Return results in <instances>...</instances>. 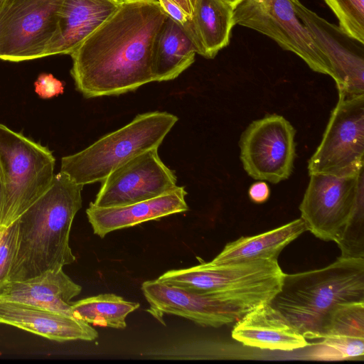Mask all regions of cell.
Returning <instances> with one entry per match:
<instances>
[{
	"label": "cell",
	"mask_w": 364,
	"mask_h": 364,
	"mask_svg": "<svg viewBox=\"0 0 364 364\" xmlns=\"http://www.w3.org/2000/svg\"><path fill=\"white\" fill-rule=\"evenodd\" d=\"M167 16L158 0H121L70 55L76 90L92 98L119 95L154 82L153 46Z\"/></svg>",
	"instance_id": "obj_1"
},
{
	"label": "cell",
	"mask_w": 364,
	"mask_h": 364,
	"mask_svg": "<svg viewBox=\"0 0 364 364\" xmlns=\"http://www.w3.org/2000/svg\"><path fill=\"white\" fill-rule=\"evenodd\" d=\"M82 188L60 171L46 191L16 220V246L8 280L30 279L76 260L69 238L73 219L82 208Z\"/></svg>",
	"instance_id": "obj_2"
},
{
	"label": "cell",
	"mask_w": 364,
	"mask_h": 364,
	"mask_svg": "<svg viewBox=\"0 0 364 364\" xmlns=\"http://www.w3.org/2000/svg\"><path fill=\"white\" fill-rule=\"evenodd\" d=\"M364 301V258L339 257L318 269L285 274L269 303L306 339L321 338L339 304Z\"/></svg>",
	"instance_id": "obj_3"
},
{
	"label": "cell",
	"mask_w": 364,
	"mask_h": 364,
	"mask_svg": "<svg viewBox=\"0 0 364 364\" xmlns=\"http://www.w3.org/2000/svg\"><path fill=\"white\" fill-rule=\"evenodd\" d=\"M284 275L278 260L260 259L223 264L201 262L167 271L156 280L214 296L248 312L271 301L281 289Z\"/></svg>",
	"instance_id": "obj_4"
},
{
	"label": "cell",
	"mask_w": 364,
	"mask_h": 364,
	"mask_svg": "<svg viewBox=\"0 0 364 364\" xmlns=\"http://www.w3.org/2000/svg\"><path fill=\"white\" fill-rule=\"evenodd\" d=\"M178 119L166 112L138 114L125 126L103 136L86 149L63 157L60 171L83 186L102 181L129 159L158 149Z\"/></svg>",
	"instance_id": "obj_5"
},
{
	"label": "cell",
	"mask_w": 364,
	"mask_h": 364,
	"mask_svg": "<svg viewBox=\"0 0 364 364\" xmlns=\"http://www.w3.org/2000/svg\"><path fill=\"white\" fill-rule=\"evenodd\" d=\"M0 163L6 184L0 227L7 228L48 188L55 159L47 146L0 124Z\"/></svg>",
	"instance_id": "obj_6"
},
{
	"label": "cell",
	"mask_w": 364,
	"mask_h": 364,
	"mask_svg": "<svg viewBox=\"0 0 364 364\" xmlns=\"http://www.w3.org/2000/svg\"><path fill=\"white\" fill-rule=\"evenodd\" d=\"M338 91V100L322 140L309 161V174L350 176L363 171L364 94Z\"/></svg>",
	"instance_id": "obj_7"
},
{
	"label": "cell",
	"mask_w": 364,
	"mask_h": 364,
	"mask_svg": "<svg viewBox=\"0 0 364 364\" xmlns=\"http://www.w3.org/2000/svg\"><path fill=\"white\" fill-rule=\"evenodd\" d=\"M63 0H1L0 60L21 62L46 57L58 31Z\"/></svg>",
	"instance_id": "obj_8"
},
{
	"label": "cell",
	"mask_w": 364,
	"mask_h": 364,
	"mask_svg": "<svg viewBox=\"0 0 364 364\" xmlns=\"http://www.w3.org/2000/svg\"><path fill=\"white\" fill-rule=\"evenodd\" d=\"M299 205L306 230L317 238L338 243L358 205L363 202V171L358 175L309 174Z\"/></svg>",
	"instance_id": "obj_9"
},
{
	"label": "cell",
	"mask_w": 364,
	"mask_h": 364,
	"mask_svg": "<svg viewBox=\"0 0 364 364\" xmlns=\"http://www.w3.org/2000/svg\"><path fill=\"white\" fill-rule=\"evenodd\" d=\"M295 0H242L234 8V23L269 37L282 49L294 53L314 71H332L296 13Z\"/></svg>",
	"instance_id": "obj_10"
},
{
	"label": "cell",
	"mask_w": 364,
	"mask_h": 364,
	"mask_svg": "<svg viewBox=\"0 0 364 364\" xmlns=\"http://www.w3.org/2000/svg\"><path fill=\"white\" fill-rule=\"evenodd\" d=\"M295 130L289 121L270 114L252 122L242 133L240 159L252 178L278 183L291 175L295 158Z\"/></svg>",
	"instance_id": "obj_11"
},
{
	"label": "cell",
	"mask_w": 364,
	"mask_h": 364,
	"mask_svg": "<svg viewBox=\"0 0 364 364\" xmlns=\"http://www.w3.org/2000/svg\"><path fill=\"white\" fill-rule=\"evenodd\" d=\"M102 182L92 203L98 207L128 205L151 199L178 186L175 173L149 149L125 161Z\"/></svg>",
	"instance_id": "obj_12"
},
{
	"label": "cell",
	"mask_w": 364,
	"mask_h": 364,
	"mask_svg": "<svg viewBox=\"0 0 364 364\" xmlns=\"http://www.w3.org/2000/svg\"><path fill=\"white\" fill-rule=\"evenodd\" d=\"M298 18L319 50L327 58L338 90L346 94H364V44L295 0Z\"/></svg>",
	"instance_id": "obj_13"
},
{
	"label": "cell",
	"mask_w": 364,
	"mask_h": 364,
	"mask_svg": "<svg viewBox=\"0 0 364 364\" xmlns=\"http://www.w3.org/2000/svg\"><path fill=\"white\" fill-rule=\"evenodd\" d=\"M141 289L149 304L146 311L161 322L164 314H172L203 326L218 328L237 321L247 313L214 296L194 293L156 279L144 282Z\"/></svg>",
	"instance_id": "obj_14"
},
{
	"label": "cell",
	"mask_w": 364,
	"mask_h": 364,
	"mask_svg": "<svg viewBox=\"0 0 364 364\" xmlns=\"http://www.w3.org/2000/svg\"><path fill=\"white\" fill-rule=\"evenodd\" d=\"M0 323L58 342L92 341L98 337L97 331L82 320L18 301L0 300Z\"/></svg>",
	"instance_id": "obj_15"
},
{
	"label": "cell",
	"mask_w": 364,
	"mask_h": 364,
	"mask_svg": "<svg viewBox=\"0 0 364 364\" xmlns=\"http://www.w3.org/2000/svg\"><path fill=\"white\" fill-rule=\"evenodd\" d=\"M186 195L184 186H177L158 197L124 205L98 207L92 202L86 214L94 234L102 238L114 230L187 211Z\"/></svg>",
	"instance_id": "obj_16"
},
{
	"label": "cell",
	"mask_w": 364,
	"mask_h": 364,
	"mask_svg": "<svg viewBox=\"0 0 364 364\" xmlns=\"http://www.w3.org/2000/svg\"><path fill=\"white\" fill-rule=\"evenodd\" d=\"M321 339L310 352L311 359L363 360L364 301L338 305L328 318Z\"/></svg>",
	"instance_id": "obj_17"
},
{
	"label": "cell",
	"mask_w": 364,
	"mask_h": 364,
	"mask_svg": "<svg viewBox=\"0 0 364 364\" xmlns=\"http://www.w3.org/2000/svg\"><path fill=\"white\" fill-rule=\"evenodd\" d=\"M231 335L244 346L264 350L291 351L309 345L307 339L269 304L247 312L237 321Z\"/></svg>",
	"instance_id": "obj_18"
},
{
	"label": "cell",
	"mask_w": 364,
	"mask_h": 364,
	"mask_svg": "<svg viewBox=\"0 0 364 364\" xmlns=\"http://www.w3.org/2000/svg\"><path fill=\"white\" fill-rule=\"evenodd\" d=\"M81 290L82 287L60 269L24 280L4 282L0 284V300L21 302L73 316L71 300Z\"/></svg>",
	"instance_id": "obj_19"
},
{
	"label": "cell",
	"mask_w": 364,
	"mask_h": 364,
	"mask_svg": "<svg viewBox=\"0 0 364 364\" xmlns=\"http://www.w3.org/2000/svg\"><path fill=\"white\" fill-rule=\"evenodd\" d=\"M121 0H63L58 13V31L46 57L70 55L117 9Z\"/></svg>",
	"instance_id": "obj_20"
},
{
	"label": "cell",
	"mask_w": 364,
	"mask_h": 364,
	"mask_svg": "<svg viewBox=\"0 0 364 364\" xmlns=\"http://www.w3.org/2000/svg\"><path fill=\"white\" fill-rule=\"evenodd\" d=\"M182 26L196 53L213 58L229 44L234 7L225 0H196L191 16Z\"/></svg>",
	"instance_id": "obj_21"
},
{
	"label": "cell",
	"mask_w": 364,
	"mask_h": 364,
	"mask_svg": "<svg viewBox=\"0 0 364 364\" xmlns=\"http://www.w3.org/2000/svg\"><path fill=\"white\" fill-rule=\"evenodd\" d=\"M196 50L183 26L167 16L154 40L151 55L154 82L176 78L195 60Z\"/></svg>",
	"instance_id": "obj_22"
},
{
	"label": "cell",
	"mask_w": 364,
	"mask_h": 364,
	"mask_svg": "<svg viewBox=\"0 0 364 364\" xmlns=\"http://www.w3.org/2000/svg\"><path fill=\"white\" fill-rule=\"evenodd\" d=\"M306 230L300 218L275 229L228 243L210 262L223 264L249 260H278L283 249Z\"/></svg>",
	"instance_id": "obj_23"
},
{
	"label": "cell",
	"mask_w": 364,
	"mask_h": 364,
	"mask_svg": "<svg viewBox=\"0 0 364 364\" xmlns=\"http://www.w3.org/2000/svg\"><path fill=\"white\" fill-rule=\"evenodd\" d=\"M140 304L124 299L114 294H102L72 302L73 316L89 324L124 329L126 318Z\"/></svg>",
	"instance_id": "obj_24"
},
{
	"label": "cell",
	"mask_w": 364,
	"mask_h": 364,
	"mask_svg": "<svg viewBox=\"0 0 364 364\" xmlns=\"http://www.w3.org/2000/svg\"><path fill=\"white\" fill-rule=\"evenodd\" d=\"M338 20V27L364 44V0H323Z\"/></svg>",
	"instance_id": "obj_25"
},
{
	"label": "cell",
	"mask_w": 364,
	"mask_h": 364,
	"mask_svg": "<svg viewBox=\"0 0 364 364\" xmlns=\"http://www.w3.org/2000/svg\"><path fill=\"white\" fill-rule=\"evenodd\" d=\"M17 234L18 223L16 220L4 230L0 237V284L8 280L15 254Z\"/></svg>",
	"instance_id": "obj_26"
},
{
	"label": "cell",
	"mask_w": 364,
	"mask_h": 364,
	"mask_svg": "<svg viewBox=\"0 0 364 364\" xmlns=\"http://www.w3.org/2000/svg\"><path fill=\"white\" fill-rule=\"evenodd\" d=\"M34 86L35 92L43 99H50L64 92L63 82L51 74H41L34 82Z\"/></svg>",
	"instance_id": "obj_27"
},
{
	"label": "cell",
	"mask_w": 364,
	"mask_h": 364,
	"mask_svg": "<svg viewBox=\"0 0 364 364\" xmlns=\"http://www.w3.org/2000/svg\"><path fill=\"white\" fill-rule=\"evenodd\" d=\"M158 1L167 15L181 25H183L190 18L173 1L158 0Z\"/></svg>",
	"instance_id": "obj_28"
},
{
	"label": "cell",
	"mask_w": 364,
	"mask_h": 364,
	"mask_svg": "<svg viewBox=\"0 0 364 364\" xmlns=\"http://www.w3.org/2000/svg\"><path fill=\"white\" fill-rule=\"evenodd\" d=\"M248 194L252 202L262 203L267 201L269 197V187L265 182L259 181L254 183L250 187Z\"/></svg>",
	"instance_id": "obj_29"
},
{
	"label": "cell",
	"mask_w": 364,
	"mask_h": 364,
	"mask_svg": "<svg viewBox=\"0 0 364 364\" xmlns=\"http://www.w3.org/2000/svg\"><path fill=\"white\" fill-rule=\"evenodd\" d=\"M175 3H176L184 11L185 13L191 17L193 11V6L196 0H172Z\"/></svg>",
	"instance_id": "obj_30"
},
{
	"label": "cell",
	"mask_w": 364,
	"mask_h": 364,
	"mask_svg": "<svg viewBox=\"0 0 364 364\" xmlns=\"http://www.w3.org/2000/svg\"><path fill=\"white\" fill-rule=\"evenodd\" d=\"M6 195V184H5V178L4 171L0 163V220L1 215L2 212V208L5 200Z\"/></svg>",
	"instance_id": "obj_31"
},
{
	"label": "cell",
	"mask_w": 364,
	"mask_h": 364,
	"mask_svg": "<svg viewBox=\"0 0 364 364\" xmlns=\"http://www.w3.org/2000/svg\"><path fill=\"white\" fill-rule=\"evenodd\" d=\"M228 1L231 6H232L234 8L235 6L240 3L242 0H225Z\"/></svg>",
	"instance_id": "obj_32"
},
{
	"label": "cell",
	"mask_w": 364,
	"mask_h": 364,
	"mask_svg": "<svg viewBox=\"0 0 364 364\" xmlns=\"http://www.w3.org/2000/svg\"><path fill=\"white\" fill-rule=\"evenodd\" d=\"M6 228H4V227H0V237L4 231V230Z\"/></svg>",
	"instance_id": "obj_33"
},
{
	"label": "cell",
	"mask_w": 364,
	"mask_h": 364,
	"mask_svg": "<svg viewBox=\"0 0 364 364\" xmlns=\"http://www.w3.org/2000/svg\"><path fill=\"white\" fill-rule=\"evenodd\" d=\"M0 1H1V0H0Z\"/></svg>",
	"instance_id": "obj_34"
}]
</instances>
